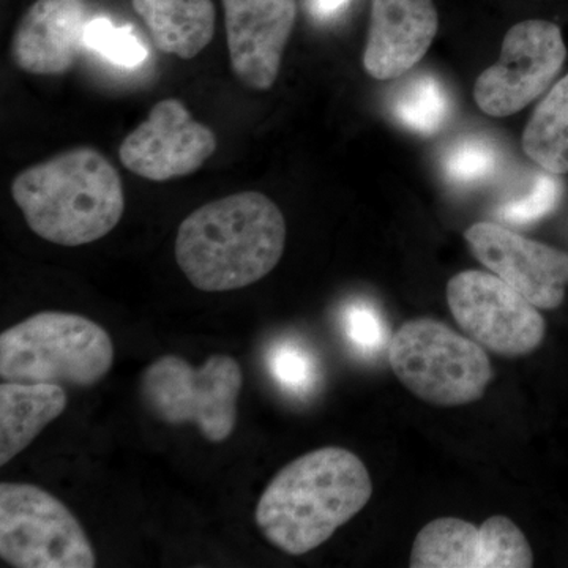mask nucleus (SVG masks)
Segmentation results:
<instances>
[{"label":"nucleus","instance_id":"4468645a","mask_svg":"<svg viewBox=\"0 0 568 568\" xmlns=\"http://www.w3.org/2000/svg\"><path fill=\"white\" fill-rule=\"evenodd\" d=\"M437 28L433 0H373L364 54L366 73L379 81L402 78L424 59Z\"/></svg>","mask_w":568,"mask_h":568},{"label":"nucleus","instance_id":"39448f33","mask_svg":"<svg viewBox=\"0 0 568 568\" xmlns=\"http://www.w3.org/2000/svg\"><path fill=\"white\" fill-rule=\"evenodd\" d=\"M387 354L399 383L435 406L477 402L493 379L484 346L428 317L403 324L392 336Z\"/></svg>","mask_w":568,"mask_h":568},{"label":"nucleus","instance_id":"1a4fd4ad","mask_svg":"<svg viewBox=\"0 0 568 568\" xmlns=\"http://www.w3.org/2000/svg\"><path fill=\"white\" fill-rule=\"evenodd\" d=\"M566 58L562 32L555 22H518L504 37L499 61L477 78L478 108L491 118L517 114L548 91Z\"/></svg>","mask_w":568,"mask_h":568},{"label":"nucleus","instance_id":"ddd939ff","mask_svg":"<svg viewBox=\"0 0 568 568\" xmlns=\"http://www.w3.org/2000/svg\"><path fill=\"white\" fill-rule=\"evenodd\" d=\"M223 7L231 69L254 91H268L293 33L295 0H223Z\"/></svg>","mask_w":568,"mask_h":568},{"label":"nucleus","instance_id":"9d476101","mask_svg":"<svg viewBox=\"0 0 568 568\" xmlns=\"http://www.w3.org/2000/svg\"><path fill=\"white\" fill-rule=\"evenodd\" d=\"M215 133L194 121L181 100L153 104L149 118L140 123L119 148L126 170L152 182H166L196 173L215 153Z\"/></svg>","mask_w":568,"mask_h":568},{"label":"nucleus","instance_id":"f03ea898","mask_svg":"<svg viewBox=\"0 0 568 568\" xmlns=\"http://www.w3.org/2000/svg\"><path fill=\"white\" fill-rule=\"evenodd\" d=\"M373 496L368 469L353 452L323 447L283 467L257 503V528L291 556L313 551L364 510Z\"/></svg>","mask_w":568,"mask_h":568},{"label":"nucleus","instance_id":"0eeeda50","mask_svg":"<svg viewBox=\"0 0 568 568\" xmlns=\"http://www.w3.org/2000/svg\"><path fill=\"white\" fill-rule=\"evenodd\" d=\"M0 558L17 568H93L91 540L70 508L36 485H0Z\"/></svg>","mask_w":568,"mask_h":568},{"label":"nucleus","instance_id":"5701e85b","mask_svg":"<svg viewBox=\"0 0 568 568\" xmlns=\"http://www.w3.org/2000/svg\"><path fill=\"white\" fill-rule=\"evenodd\" d=\"M562 192L559 175L544 170L536 175L528 193L508 201L499 209V216L510 224L536 223L558 207Z\"/></svg>","mask_w":568,"mask_h":568},{"label":"nucleus","instance_id":"f8f14e48","mask_svg":"<svg viewBox=\"0 0 568 568\" xmlns=\"http://www.w3.org/2000/svg\"><path fill=\"white\" fill-rule=\"evenodd\" d=\"M465 239L485 267L538 310L562 305L568 286L567 253L491 222L467 227Z\"/></svg>","mask_w":568,"mask_h":568},{"label":"nucleus","instance_id":"f3484780","mask_svg":"<svg viewBox=\"0 0 568 568\" xmlns=\"http://www.w3.org/2000/svg\"><path fill=\"white\" fill-rule=\"evenodd\" d=\"M164 54L193 59L211 43L216 11L212 0H132Z\"/></svg>","mask_w":568,"mask_h":568},{"label":"nucleus","instance_id":"412c9836","mask_svg":"<svg viewBox=\"0 0 568 568\" xmlns=\"http://www.w3.org/2000/svg\"><path fill=\"white\" fill-rule=\"evenodd\" d=\"M268 366L278 386L295 396L312 394L320 381V366L312 351L295 342H282L272 347Z\"/></svg>","mask_w":568,"mask_h":568},{"label":"nucleus","instance_id":"6e6552de","mask_svg":"<svg viewBox=\"0 0 568 568\" xmlns=\"http://www.w3.org/2000/svg\"><path fill=\"white\" fill-rule=\"evenodd\" d=\"M447 304L470 338L504 357L534 353L547 334V323L537 306L488 272L455 275L447 284Z\"/></svg>","mask_w":568,"mask_h":568},{"label":"nucleus","instance_id":"b1692460","mask_svg":"<svg viewBox=\"0 0 568 568\" xmlns=\"http://www.w3.org/2000/svg\"><path fill=\"white\" fill-rule=\"evenodd\" d=\"M347 339L362 354L373 355L388 347L390 331L375 306L366 302H355L345 312Z\"/></svg>","mask_w":568,"mask_h":568},{"label":"nucleus","instance_id":"20e7f679","mask_svg":"<svg viewBox=\"0 0 568 568\" xmlns=\"http://www.w3.org/2000/svg\"><path fill=\"white\" fill-rule=\"evenodd\" d=\"M114 345L89 317L41 312L0 335V377L9 383L92 387L110 373Z\"/></svg>","mask_w":568,"mask_h":568},{"label":"nucleus","instance_id":"4be33fe9","mask_svg":"<svg viewBox=\"0 0 568 568\" xmlns=\"http://www.w3.org/2000/svg\"><path fill=\"white\" fill-rule=\"evenodd\" d=\"M500 156L491 142L469 138L448 149L444 159V171L452 182L459 185H476L488 181L499 168Z\"/></svg>","mask_w":568,"mask_h":568},{"label":"nucleus","instance_id":"423d86ee","mask_svg":"<svg viewBox=\"0 0 568 568\" xmlns=\"http://www.w3.org/2000/svg\"><path fill=\"white\" fill-rule=\"evenodd\" d=\"M242 386L241 365L223 354L200 368L179 355H163L141 377L142 399L153 416L168 425L193 424L213 444L233 435Z\"/></svg>","mask_w":568,"mask_h":568},{"label":"nucleus","instance_id":"2eb2a0df","mask_svg":"<svg viewBox=\"0 0 568 568\" xmlns=\"http://www.w3.org/2000/svg\"><path fill=\"white\" fill-rule=\"evenodd\" d=\"M84 0H36L18 24L11 55L31 74H62L84 44Z\"/></svg>","mask_w":568,"mask_h":568},{"label":"nucleus","instance_id":"f257e3e1","mask_svg":"<svg viewBox=\"0 0 568 568\" xmlns=\"http://www.w3.org/2000/svg\"><path fill=\"white\" fill-rule=\"evenodd\" d=\"M284 245L278 205L263 193L242 192L201 205L183 220L175 261L196 290L226 293L271 274Z\"/></svg>","mask_w":568,"mask_h":568},{"label":"nucleus","instance_id":"a211bd4d","mask_svg":"<svg viewBox=\"0 0 568 568\" xmlns=\"http://www.w3.org/2000/svg\"><path fill=\"white\" fill-rule=\"evenodd\" d=\"M523 149L541 170L568 174V74L534 111L523 133Z\"/></svg>","mask_w":568,"mask_h":568},{"label":"nucleus","instance_id":"dca6fc26","mask_svg":"<svg viewBox=\"0 0 568 568\" xmlns=\"http://www.w3.org/2000/svg\"><path fill=\"white\" fill-rule=\"evenodd\" d=\"M61 384L9 383L0 386V465L26 450L65 410Z\"/></svg>","mask_w":568,"mask_h":568},{"label":"nucleus","instance_id":"7ed1b4c3","mask_svg":"<svg viewBox=\"0 0 568 568\" xmlns=\"http://www.w3.org/2000/svg\"><path fill=\"white\" fill-rule=\"evenodd\" d=\"M11 196L33 233L62 246L100 241L125 209L121 175L88 145L22 171L11 183Z\"/></svg>","mask_w":568,"mask_h":568},{"label":"nucleus","instance_id":"393cba45","mask_svg":"<svg viewBox=\"0 0 568 568\" xmlns=\"http://www.w3.org/2000/svg\"><path fill=\"white\" fill-rule=\"evenodd\" d=\"M351 0H308L310 11L313 17L320 18V20H328L334 18L339 11L345 9Z\"/></svg>","mask_w":568,"mask_h":568},{"label":"nucleus","instance_id":"aec40b11","mask_svg":"<svg viewBox=\"0 0 568 568\" xmlns=\"http://www.w3.org/2000/svg\"><path fill=\"white\" fill-rule=\"evenodd\" d=\"M84 47L123 69H136L148 59V50L133 29L130 26L118 28L108 18H95L88 22Z\"/></svg>","mask_w":568,"mask_h":568},{"label":"nucleus","instance_id":"9b49d317","mask_svg":"<svg viewBox=\"0 0 568 568\" xmlns=\"http://www.w3.org/2000/svg\"><path fill=\"white\" fill-rule=\"evenodd\" d=\"M532 548L510 518L496 515L480 528L458 518H439L417 534L413 568H530Z\"/></svg>","mask_w":568,"mask_h":568},{"label":"nucleus","instance_id":"6ab92c4d","mask_svg":"<svg viewBox=\"0 0 568 568\" xmlns=\"http://www.w3.org/2000/svg\"><path fill=\"white\" fill-rule=\"evenodd\" d=\"M396 119L422 134L439 132L450 115V99L444 85L432 74H418L395 97Z\"/></svg>","mask_w":568,"mask_h":568}]
</instances>
